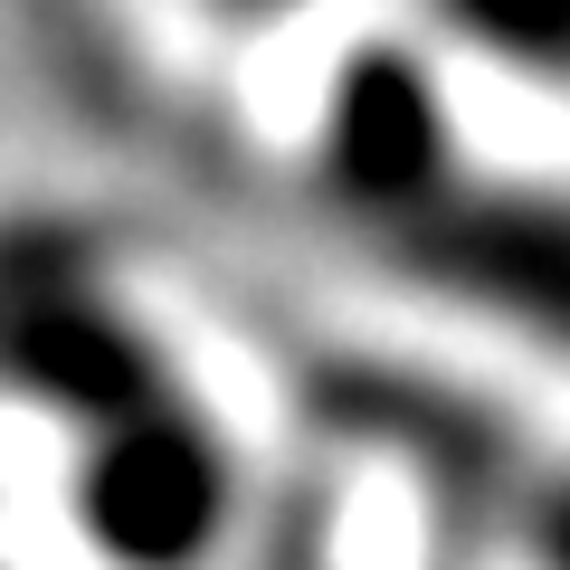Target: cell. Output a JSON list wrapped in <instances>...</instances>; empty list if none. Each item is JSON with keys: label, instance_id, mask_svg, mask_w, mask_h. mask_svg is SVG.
<instances>
[{"label": "cell", "instance_id": "6da1fadb", "mask_svg": "<svg viewBox=\"0 0 570 570\" xmlns=\"http://www.w3.org/2000/svg\"><path fill=\"white\" fill-rule=\"evenodd\" d=\"M456 67H494L504 86L570 96V0H419Z\"/></svg>", "mask_w": 570, "mask_h": 570}]
</instances>
